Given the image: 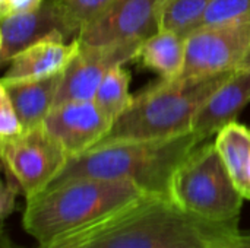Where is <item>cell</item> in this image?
<instances>
[{
    "instance_id": "cell-1",
    "label": "cell",
    "mask_w": 250,
    "mask_h": 248,
    "mask_svg": "<svg viewBox=\"0 0 250 248\" xmlns=\"http://www.w3.org/2000/svg\"><path fill=\"white\" fill-rule=\"evenodd\" d=\"M240 237L239 225L207 222L167 197L145 196L38 248H230Z\"/></svg>"
},
{
    "instance_id": "cell-2",
    "label": "cell",
    "mask_w": 250,
    "mask_h": 248,
    "mask_svg": "<svg viewBox=\"0 0 250 248\" xmlns=\"http://www.w3.org/2000/svg\"><path fill=\"white\" fill-rule=\"evenodd\" d=\"M202 142H205L204 137L189 132L170 139L98 143L88 152L70 158L51 186L76 178L123 180L136 184L151 196L170 199L174 171Z\"/></svg>"
},
{
    "instance_id": "cell-3",
    "label": "cell",
    "mask_w": 250,
    "mask_h": 248,
    "mask_svg": "<svg viewBox=\"0 0 250 248\" xmlns=\"http://www.w3.org/2000/svg\"><path fill=\"white\" fill-rule=\"evenodd\" d=\"M151 196L123 180L76 178L48 187L28 199L22 228L40 246L86 228L122 209Z\"/></svg>"
},
{
    "instance_id": "cell-4",
    "label": "cell",
    "mask_w": 250,
    "mask_h": 248,
    "mask_svg": "<svg viewBox=\"0 0 250 248\" xmlns=\"http://www.w3.org/2000/svg\"><path fill=\"white\" fill-rule=\"evenodd\" d=\"M234 73L163 80L138 94L114 120L103 142L158 140L193 132L195 117L217 89Z\"/></svg>"
},
{
    "instance_id": "cell-5",
    "label": "cell",
    "mask_w": 250,
    "mask_h": 248,
    "mask_svg": "<svg viewBox=\"0 0 250 248\" xmlns=\"http://www.w3.org/2000/svg\"><path fill=\"white\" fill-rule=\"evenodd\" d=\"M170 199L182 210L220 225H239L245 202L215 143L204 142L174 171Z\"/></svg>"
},
{
    "instance_id": "cell-6",
    "label": "cell",
    "mask_w": 250,
    "mask_h": 248,
    "mask_svg": "<svg viewBox=\"0 0 250 248\" xmlns=\"http://www.w3.org/2000/svg\"><path fill=\"white\" fill-rule=\"evenodd\" d=\"M0 156L3 168L16 178L26 200L47 190L70 159L42 124L0 140Z\"/></svg>"
},
{
    "instance_id": "cell-7",
    "label": "cell",
    "mask_w": 250,
    "mask_h": 248,
    "mask_svg": "<svg viewBox=\"0 0 250 248\" xmlns=\"http://www.w3.org/2000/svg\"><path fill=\"white\" fill-rule=\"evenodd\" d=\"M250 54V22L201 26L186 37L185 67L179 79L212 76L243 66Z\"/></svg>"
},
{
    "instance_id": "cell-8",
    "label": "cell",
    "mask_w": 250,
    "mask_h": 248,
    "mask_svg": "<svg viewBox=\"0 0 250 248\" xmlns=\"http://www.w3.org/2000/svg\"><path fill=\"white\" fill-rule=\"evenodd\" d=\"M161 0H113L76 37L91 47L139 44L160 31Z\"/></svg>"
},
{
    "instance_id": "cell-9",
    "label": "cell",
    "mask_w": 250,
    "mask_h": 248,
    "mask_svg": "<svg viewBox=\"0 0 250 248\" xmlns=\"http://www.w3.org/2000/svg\"><path fill=\"white\" fill-rule=\"evenodd\" d=\"M141 44L142 42L111 47H91L79 42L76 54L63 70L54 107L70 101L94 99L97 89L105 75L111 69L123 66L125 63L136 58Z\"/></svg>"
},
{
    "instance_id": "cell-10",
    "label": "cell",
    "mask_w": 250,
    "mask_h": 248,
    "mask_svg": "<svg viewBox=\"0 0 250 248\" xmlns=\"http://www.w3.org/2000/svg\"><path fill=\"white\" fill-rule=\"evenodd\" d=\"M113 123L94 99H89L53 107L42 126L62 145L69 158H76L103 142Z\"/></svg>"
},
{
    "instance_id": "cell-11",
    "label": "cell",
    "mask_w": 250,
    "mask_h": 248,
    "mask_svg": "<svg viewBox=\"0 0 250 248\" xmlns=\"http://www.w3.org/2000/svg\"><path fill=\"white\" fill-rule=\"evenodd\" d=\"M51 35L67 38L57 0H44L32 10L3 16L0 25L1 63L10 61L13 56L26 47Z\"/></svg>"
},
{
    "instance_id": "cell-12",
    "label": "cell",
    "mask_w": 250,
    "mask_h": 248,
    "mask_svg": "<svg viewBox=\"0 0 250 248\" xmlns=\"http://www.w3.org/2000/svg\"><path fill=\"white\" fill-rule=\"evenodd\" d=\"M79 48V41L75 38L66 42L63 35H51L44 38L10 58L1 82H18L29 79H41L62 73Z\"/></svg>"
},
{
    "instance_id": "cell-13",
    "label": "cell",
    "mask_w": 250,
    "mask_h": 248,
    "mask_svg": "<svg viewBox=\"0 0 250 248\" xmlns=\"http://www.w3.org/2000/svg\"><path fill=\"white\" fill-rule=\"evenodd\" d=\"M250 102V66H243L217 89L195 117L193 132L205 140L217 134L226 124L236 121Z\"/></svg>"
},
{
    "instance_id": "cell-14",
    "label": "cell",
    "mask_w": 250,
    "mask_h": 248,
    "mask_svg": "<svg viewBox=\"0 0 250 248\" xmlns=\"http://www.w3.org/2000/svg\"><path fill=\"white\" fill-rule=\"evenodd\" d=\"M62 76L63 72L41 79L0 82V86L6 91L16 110L23 132L44 123L45 117L54 107Z\"/></svg>"
},
{
    "instance_id": "cell-15",
    "label": "cell",
    "mask_w": 250,
    "mask_h": 248,
    "mask_svg": "<svg viewBox=\"0 0 250 248\" xmlns=\"http://www.w3.org/2000/svg\"><path fill=\"white\" fill-rule=\"evenodd\" d=\"M214 143L234 186L245 200H250V129L231 121L217 133Z\"/></svg>"
},
{
    "instance_id": "cell-16",
    "label": "cell",
    "mask_w": 250,
    "mask_h": 248,
    "mask_svg": "<svg viewBox=\"0 0 250 248\" xmlns=\"http://www.w3.org/2000/svg\"><path fill=\"white\" fill-rule=\"evenodd\" d=\"M136 58L145 67L161 75L163 80H176L185 67L186 38L176 32L160 29L141 44Z\"/></svg>"
},
{
    "instance_id": "cell-17",
    "label": "cell",
    "mask_w": 250,
    "mask_h": 248,
    "mask_svg": "<svg viewBox=\"0 0 250 248\" xmlns=\"http://www.w3.org/2000/svg\"><path fill=\"white\" fill-rule=\"evenodd\" d=\"M214 0H161L160 29L182 37L192 34Z\"/></svg>"
},
{
    "instance_id": "cell-18",
    "label": "cell",
    "mask_w": 250,
    "mask_h": 248,
    "mask_svg": "<svg viewBox=\"0 0 250 248\" xmlns=\"http://www.w3.org/2000/svg\"><path fill=\"white\" fill-rule=\"evenodd\" d=\"M129 82L130 76L127 72L123 66H117L105 75L97 89L94 102L113 121L127 110L133 99L129 94Z\"/></svg>"
},
{
    "instance_id": "cell-19",
    "label": "cell",
    "mask_w": 250,
    "mask_h": 248,
    "mask_svg": "<svg viewBox=\"0 0 250 248\" xmlns=\"http://www.w3.org/2000/svg\"><path fill=\"white\" fill-rule=\"evenodd\" d=\"M113 0H57L64 32L78 37L81 29L101 15Z\"/></svg>"
},
{
    "instance_id": "cell-20",
    "label": "cell",
    "mask_w": 250,
    "mask_h": 248,
    "mask_svg": "<svg viewBox=\"0 0 250 248\" xmlns=\"http://www.w3.org/2000/svg\"><path fill=\"white\" fill-rule=\"evenodd\" d=\"M227 22H250V0H214L196 29Z\"/></svg>"
},
{
    "instance_id": "cell-21",
    "label": "cell",
    "mask_w": 250,
    "mask_h": 248,
    "mask_svg": "<svg viewBox=\"0 0 250 248\" xmlns=\"http://www.w3.org/2000/svg\"><path fill=\"white\" fill-rule=\"evenodd\" d=\"M23 132L21 120L6 91L0 86V140L19 136Z\"/></svg>"
},
{
    "instance_id": "cell-22",
    "label": "cell",
    "mask_w": 250,
    "mask_h": 248,
    "mask_svg": "<svg viewBox=\"0 0 250 248\" xmlns=\"http://www.w3.org/2000/svg\"><path fill=\"white\" fill-rule=\"evenodd\" d=\"M4 174H6V178L0 190V215L3 221L7 219L9 215H12V212L15 210L16 197L19 193H22V189L19 183L16 181V178L6 170H4Z\"/></svg>"
},
{
    "instance_id": "cell-23",
    "label": "cell",
    "mask_w": 250,
    "mask_h": 248,
    "mask_svg": "<svg viewBox=\"0 0 250 248\" xmlns=\"http://www.w3.org/2000/svg\"><path fill=\"white\" fill-rule=\"evenodd\" d=\"M42 1L44 0H6L4 3L0 4V18L32 10L38 7Z\"/></svg>"
},
{
    "instance_id": "cell-24",
    "label": "cell",
    "mask_w": 250,
    "mask_h": 248,
    "mask_svg": "<svg viewBox=\"0 0 250 248\" xmlns=\"http://www.w3.org/2000/svg\"><path fill=\"white\" fill-rule=\"evenodd\" d=\"M230 248H250V234H248V235H243L242 234L240 240L233 247Z\"/></svg>"
},
{
    "instance_id": "cell-25",
    "label": "cell",
    "mask_w": 250,
    "mask_h": 248,
    "mask_svg": "<svg viewBox=\"0 0 250 248\" xmlns=\"http://www.w3.org/2000/svg\"><path fill=\"white\" fill-rule=\"evenodd\" d=\"M0 248H15L12 246V243H10V240L6 237V234H3L1 235V243H0Z\"/></svg>"
},
{
    "instance_id": "cell-26",
    "label": "cell",
    "mask_w": 250,
    "mask_h": 248,
    "mask_svg": "<svg viewBox=\"0 0 250 248\" xmlns=\"http://www.w3.org/2000/svg\"><path fill=\"white\" fill-rule=\"evenodd\" d=\"M243 66H250V54H249V57L246 58V61L243 63ZM243 66H242V67H243Z\"/></svg>"
},
{
    "instance_id": "cell-27",
    "label": "cell",
    "mask_w": 250,
    "mask_h": 248,
    "mask_svg": "<svg viewBox=\"0 0 250 248\" xmlns=\"http://www.w3.org/2000/svg\"><path fill=\"white\" fill-rule=\"evenodd\" d=\"M4 1H6V0H0V4H1V3H4Z\"/></svg>"
}]
</instances>
